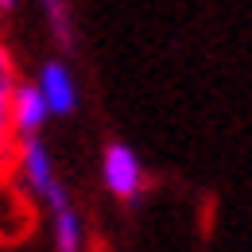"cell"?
I'll list each match as a JSON object with an SVG mask.
<instances>
[{"label": "cell", "mask_w": 252, "mask_h": 252, "mask_svg": "<svg viewBox=\"0 0 252 252\" xmlns=\"http://www.w3.org/2000/svg\"><path fill=\"white\" fill-rule=\"evenodd\" d=\"M39 94L47 101L51 113H74L78 105V90H74V78L63 63H47L43 74H39Z\"/></svg>", "instance_id": "3"}, {"label": "cell", "mask_w": 252, "mask_h": 252, "mask_svg": "<svg viewBox=\"0 0 252 252\" xmlns=\"http://www.w3.org/2000/svg\"><path fill=\"white\" fill-rule=\"evenodd\" d=\"M12 109H8V94H0V152H12Z\"/></svg>", "instance_id": "9"}, {"label": "cell", "mask_w": 252, "mask_h": 252, "mask_svg": "<svg viewBox=\"0 0 252 252\" xmlns=\"http://www.w3.org/2000/svg\"><path fill=\"white\" fill-rule=\"evenodd\" d=\"M43 198H47V206H51V210H55V214H59V210H66V206H70V202H66V190L59 187V179H55V183H51V187L43 190Z\"/></svg>", "instance_id": "10"}, {"label": "cell", "mask_w": 252, "mask_h": 252, "mask_svg": "<svg viewBox=\"0 0 252 252\" xmlns=\"http://www.w3.org/2000/svg\"><path fill=\"white\" fill-rule=\"evenodd\" d=\"M43 4V12H47V20H51V32L55 39L63 43L66 51L74 47V28H70V12H66V0H39Z\"/></svg>", "instance_id": "7"}, {"label": "cell", "mask_w": 252, "mask_h": 252, "mask_svg": "<svg viewBox=\"0 0 252 252\" xmlns=\"http://www.w3.org/2000/svg\"><path fill=\"white\" fill-rule=\"evenodd\" d=\"M4 225H12L8 229L12 241L24 237V233H32V206L16 190H0V233H4Z\"/></svg>", "instance_id": "5"}, {"label": "cell", "mask_w": 252, "mask_h": 252, "mask_svg": "<svg viewBox=\"0 0 252 252\" xmlns=\"http://www.w3.org/2000/svg\"><path fill=\"white\" fill-rule=\"evenodd\" d=\"M20 167H24V175H28V187L35 194H43V190L55 183V175H51V159H47V148L28 136V140H20Z\"/></svg>", "instance_id": "4"}, {"label": "cell", "mask_w": 252, "mask_h": 252, "mask_svg": "<svg viewBox=\"0 0 252 252\" xmlns=\"http://www.w3.org/2000/svg\"><path fill=\"white\" fill-rule=\"evenodd\" d=\"M82 245H86L82 221H78V214L66 206V210L55 214V249L59 252H82Z\"/></svg>", "instance_id": "6"}, {"label": "cell", "mask_w": 252, "mask_h": 252, "mask_svg": "<svg viewBox=\"0 0 252 252\" xmlns=\"http://www.w3.org/2000/svg\"><path fill=\"white\" fill-rule=\"evenodd\" d=\"M8 109H12V132L20 140L35 136L47 121V113H51L43 94H39V86H24V82H16V90L8 94Z\"/></svg>", "instance_id": "2"}, {"label": "cell", "mask_w": 252, "mask_h": 252, "mask_svg": "<svg viewBox=\"0 0 252 252\" xmlns=\"http://www.w3.org/2000/svg\"><path fill=\"white\" fill-rule=\"evenodd\" d=\"M101 175H105V187L121 202H136L140 190H144V167H140V159H136V152L128 144H109L105 148Z\"/></svg>", "instance_id": "1"}, {"label": "cell", "mask_w": 252, "mask_h": 252, "mask_svg": "<svg viewBox=\"0 0 252 252\" xmlns=\"http://www.w3.org/2000/svg\"><path fill=\"white\" fill-rule=\"evenodd\" d=\"M12 4H16V0H0V12H8V8H12Z\"/></svg>", "instance_id": "11"}, {"label": "cell", "mask_w": 252, "mask_h": 252, "mask_svg": "<svg viewBox=\"0 0 252 252\" xmlns=\"http://www.w3.org/2000/svg\"><path fill=\"white\" fill-rule=\"evenodd\" d=\"M16 82H20V70H16V59L0 47V94H12L16 90Z\"/></svg>", "instance_id": "8"}]
</instances>
